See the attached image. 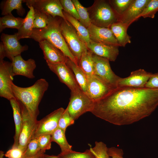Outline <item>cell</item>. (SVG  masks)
Listing matches in <instances>:
<instances>
[{"label":"cell","mask_w":158,"mask_h":158,"mask_svg":"<svg viewBox=\"0 0 158 158\" xmlns=\"http://www.w3.org/2000/svg\"><path fill=\"white\" fill-rule=\"evenodd\" d=\"M158 106V88L118 87L95 102L91 112L118 126L130 124L149 116Z\"/></svg>","instance_id":"6da1fadb"},{"label":"cell","mask_w":158,"mask_h":158,"mask_svg":"<svg viewBox=\"0 0 158 158\" xmlns=\"http://www.w3.org/2000/svg\"><path fill=\"white\" fill-rule=\"evenodd\" d=\"M49 86L45 79L41 78L32 85L26 87L18 86L12 83L11 88L15 98L25 106L33 117L37 119L39 114V104Z\"/></svg>","instance_id":"7a4b0ae2"},{"label":"cell","mask_w":158,"mask_h":158,"mask_svg":"<svg viewBox=\"0 0 158 158\" xmlns=\"http://www.w3.org/2000/svg\"><path fill=\"white\" fill-rule=\"evenodd\" d=\"M48 22L45 28L34 29L30 38L38 42L46 40L60 50L65 56L78 65L75 58L70 51L61 32L60 18L48 15Z\"/></svg>","instance_id":"3957f363"},{"label":"cell","mask_w":158,"mask_h":158,"mask_svg":"<svg viewBox=\"0 0 158 158\" xmlns=\"http://www.w3.org/2000/svg\"><path fill=\"white\" fill-rule=\"evenodd\" d=\"M91 24L97 27L109 28L119 20V18L109 1L97 0L87 8Z\"/></svg>","instance_id":"277c9868"},{"label":"cell","mask_w":158,"mask_h":158,"mask_svg":"<svg viewBox=\"0 0 158 158\" xmlns=\"http://www.w3.org/2000/svg\"><path fill=\"white\" fill-rule=\"evenodd\" d=\"M95 102L81 89L71 91L70 101L66 109L71 116L74 120L93 109Z\"/></svg>","instance_id":"5b68a950"},{"label":"cell","mask_w":158,"mask_h":158,"mask_svg":"<svg viewBox=\"0 0 158 158\" xmlns=\"http://www.w3.org/2000/svg\"><path fill=\"white\" fill-rule=\"evenodd\" d=\"M60 26L62 34L69 49L78 63L83 53L88 50L86 44L80 39L71 25L62 18Z\"/></svg>","instance_id":"8992f818"},{"label":"cell","mask_w":158,"mask_h":158,"mask_svg":"<svg viewBox=\"0 0 158 158\" xmlns=\"http://www.w3.org/2000/svg\"><path fill=\"white\" fill-rule=\"evenodd\" d=\"M92 58L94 64V75L113 89L117 87L121 77L116 75L112 71L109 61L93 53Z\"/></svg>","instance_id":"52a82bcc"},{"label":"cell","mask_w":158,"mask_h":158,"mask_svg":"<svg viewBox=\"0 0 158 158\" xmlns=\"http://www.w3.org/2000/svg\"><path fill=\"white\" fill-rule=\"evenodd\" d=\"M18 101L23 119V127L19 137L18 148L21 150L24 153L28 144L32 139L37 120L30 115L27 109L22 103Z\"/></svg>","instance_id":"ba28073f"},{"label":"cell","mask_w":158,"mask_h":158,"mask_svg":"<svg viewBox=\"0 0 158 158\" xmlns=\"http://www.w3.org/2000/svg\"><path fill=\"white\" fill-rule=\"evenodd\" d=\"M64 110L59 108L37 121L32 139L42 135H51L58 128L59 119Z\"/></svg>","instance_id":"9c48e42d"},{"label":"cell","mask_w":158,"mask_h":158,"mask_svg":"<svg viewBox=\"0 0 158 158\" xmlns=\"http://www.w3.org/2000/svg\"><path fill=\"white\" fill-rule=\"evenodd\" d=\"M28 7L32 6L35 11L44 13L53 17H59L66 21L63 12V8L59 0H25Z\"/></svg>","instance_id":"30bf717a"},{"label":"cell","mask_w":158,"mask_h":158,"mask_svg":"<svg viewBox=\"0 0 158 158\" xmlns=\"http://www.w3.org/2000/svg\"><path fill=\"white\" fill-rule=\"evenodd\" d=\"M13 77L12 62L0 61V96L9 100L15 98L11 88Z\"/></svg>","instance_id":"8fae6325"},{"label":"cell","mask_w":158,"mask_h":158,"mask_svg":"<svg viewBox=\"0 0 158 158\" xmlns=\"http://www.w3.org/2000/svg\"><path fill=\"white\" fill-rule=\"evenodd\" d=\"M46 62L50 69L57 75L60 81L65 84L71 91L81 89L72 71L66 63H52Z\"/></svg>","instance_id":"7c38bea8"},{"label":"cell","mask_w":158,"mask_h":158,"mask_svg":"<svg viewBox=\"0 0 158 158\" xmlns=\"http://www.w3.org/2000/svg\"><path fill=\"white\" fill-rule=\"evenodd\" d=\"M85 93L95 102L107 96L113 89L94 75L87 77Z\"/></svg>","instance_id":"4fadbf2b"},{"label":"cell","mask_w":158,"mask_h":158,"mask_svg":"<svg viewBox=\"0 0 158 158\" xmlns=\"http://www.w3.org/2000/svg\"><path fill=\"white\" fill-rule=\"evenodd\" d=\"M5 50L6 57L11 61L15 56L20 55L21 53L27 50L28 46L22 45L19 42L17 33L13 35H8L3 33L1 36Z\"/></svg>","instance_id":"5bb4252c"},{"label":"cell","mask_w":158,"mask_h":158,"mask_svg":"<svg viewBox=\"0 0 158 158\" xmlns=\"http://www.w3.org/2000/svg\"><path fill=\"white\" fill-rule=\"evenodd\" d=\"M87 29L91 40L98 43L119 46L109 28L99 27L91 24Z\"/></svg>","instance_id":"9a60e30c"},{"label":"cell","mask_w":158,"mask_h":158,"mask_svg":"<svg viewBox=\"0 0 158 158\" xmlns=\"http://www.w3.org/2000/svg\"><path fill=\"white\" fill-rule=\"evenodd\" d=\"M152 74V73L142 69L133 71L128 77L120 78L118 83V87H145L146 83Z\"/></svg>","instance_id":"2e32d148"},{"label":"cell","mask_w":158,"mask_h":158,"mask_svg":"<svg viewBox=\"0 0 158 158\" xmlns=\"http://www.w3.org/2000/svg\"><path fill=\"white\" fill-rule=\"evenodd\" d=\"M11 62L13 76L21 75L30 79L35 78L33 73L36 66L34 60L30 59L25 60L19 55L14 57Z\"/></svg>","instance_id":"e0dca14e"},{"label":"cell","mask_w":158,"mask_h":158,"mask_svg":"<svg viewBox=\"0 0 158 158\" xmlns=\"http://www.w3.org/2000/svg\"><path fill=\"white\" fill-rule=\"evenodd\" d=\"M88 50L94 54L114 61L119 53L118 46L98 43L91 40L87 44Z\"/></svg>","instance_id":"ac0fdd59"},{"label":"cell","mask_w":158,"mask_h":158,"mask_svg":"<svg viewBox=\"0 0 158 158\" xmlns=\"http://www.w3.org/2000/svg\"><path fill=\"white\" fill-rule=\"evenodd\" d=\"M39 44L46 62L52 63H66L67 62L68 58L48 41L42 40L39 42Z\"/></svg>","instance_id":"d6986e66"},{"label":"cell","mask_w":158,"mask_h":158,"mask_svg":"<svg viewBox=\"0 0 158 158\" xmlns=\"http://www.w3.org/2000/svg\"><path fill=\"white\" fill-rule=\"evenodd\" d=\"M150 0H133L119 21L129 26L140 18V16Z\"/></svg>","instance_id":"ffe728a7"},{"label":"cell","mask_w":158,"mask_h":158,"mask_svg":"<svg viewBox=\"0 0 158 158\" xmlns=\"http://www.w3.org/2000/svg\"><path fill=\"white\" fill-rule=\"evenodd\" d=\"M13 114L15 132L14 142L12 147H18L19 139L23 125V119L20 106L18 100L15 98L10 100Z\"/></svg>","instance_id":"44dd1931"},{"label":"cell","mask_w":158,"mask_h":158,"mask_svg":"<svg viewBox=\"0 0 158 158\" xmlns=\"http://www.w3.org/2000/svg\"><path fill=\"white\" fill-rule=\"evenodd\" d=\"M129 26L118 21L112 24L109 28L119 46L124 47L127 44L131 42V37L127 32Z\"/></svg>","instance_id":"7402d4cb"},{"label":"cell","mask_w":158,"mask_h":158,"mask_svg":"<svg viewBox=\"0 0 158 158\" xmlns=\"http://www.w3.org/2000/svg\"><path fill=\"white\" fill-rule=\"evenodd\" d=\"M29 11L25 18L24 21L18 30L17 33L18 40L22 39L30 38L33 28V22L35 18V11L33 8L30 6L28 7Z\"/></svg>","instance_id":"603a6c76"},{"label":"cell","mask_w":158,"mask_h":158,"mask_svg":"<svg viewBox=\"0 0 158 158\" xmlns=\"http://www.w3.org/2000/svg\"><path fill=\"white\" fill-rule=\"evenodd\" d=\"M63 12L66 20L73 27L79 37L87 45L91 40L87 28L78 20L63 10Z\"/></svg>","instance_id":"cb8c5ba5"},{"label":"cell","mask_w":158,"mask_h":158,"mask_svg":"<svg viewBox=\"0 0 158 158\" xmlns=\"http://www.w3.org/2000/svg\"><path fill=\"white\" fill-rule=\"evenodd\" d=\"M23 2L22 0H7L2 1L1 4V15L5 16L12 14V11L16 9L18 15L23 16L25 13V10L23 6Z\"/></svg>","instance_id":"d4e9b609"},{"label":"cell","mask_w":158,"mask_h":158,"mask_svg":"<svg viewBox=\"0 0 158 158\" xmlns=\"http://www.w3.org/2000/svg\"><path fill=\"white\" fill-rule=\"evenodd\" d=\"M74 73L76 80L81 90L85 93L87 77L78 65L68 58L66 63Z\"/></svg>","instance_id":"484cf974"},{"label":"cell","mask_w":158,"mask_h":158,"mask_svg":"<svg viewBox=\"0 0 158 158\" xmlns=\"http://www.w3.org/2000/svg\"><path fill=\"white\" fill-rule=\"evenodd\" d=\"M92 55V53L88 50L83 52L78 63L87 77L94 75V64Z\"/></svg>","instance_id":"4316f807"},{"label":"cell","mask_w":158,"mask_h":158,"mask_svg":"<svg viewBox=\"0 0 158 158\" xmlns=\"http://www.w3.org/2000/svg\"><path fill=\"white\" fill-rule=\"evenodd\" d=\"M24 20V18L15 17L12 14L4 16L0 18V32L6 28H15L18 30Z\"/></svg>","instance_id":"83f0119b"},{"label":"cell","mask_w":158,"mask_h":158,"mask_svg":"<svg viewBox=\"0 0 158 158\" xmlns=\"http://www.w3.org/2000/svg\"><path fill=\"white\" fill-rule=\"evenodd\" d=\"M52 142H56L59 146L61 153H65L72 150V146L68 142L65 136V131L58 128L51 135Z\"/></svg>","instance_id":"f1b7e54d"},{"label":"cell","mask_w":158,"mask_h":158,"mask_svg":"<svg viewBox=\"0 0 158 158\" xmlns=\"http://www.w3.org/2000/svg\"><path fill=\"white\" fill-rule=\"evenodd\" d=\"M80 17L79 21L87 28L91 24L87 8L83 6L78 0H72Z\"/></svg>","instance_id":"f546056e"},{"label":"cell","mask_w":158,"mask_h":158,"mask_svg":"<svg viewBox=\"0 0 158 158\" xmlns=\"http://www.w3.org/2000/svg\"><path fill=\"white\" fill-rule=\"evenodd\" d=\"M109 1L119 19L128 9L133 0H111Z\"/></svg>","instance_id":"4dcf8cb0"},{"label":"cell","mask_w":158,"mask_h":158,"mask_svg":"<svg viewBox=\"0 0 158 158\" xmlns=\"http://www.w3.org/2000/svg\"><path fill=\"white\" fill-rule=\"evenodd\" d=\"M90 149L95 158H110L108 153V148L103 142H95V146L93 147H90Z\"/></svg>","instance_id":"1f68e13d"},{"label":"cell","mask_w":158,"mask_h":158,"mask_svg":"<svg viewBox=\"0 0 158 158\" xmlns=\"http://www.w3.org/2000/svg\"><path fill=\"white\" fill-rule=\"evenodd\" d=\"M58 155L61 158H95L90 149L87 150L83 152L72 150L65 153H60Z\"/></svg>","instance_id":"d6a6232c"},{"label":"cell","mask_w":158,"mask_h":158,"mask_svg":"<svg viewBox=\"0 0 158 158\" xmlns=\"http://www.w3.org/2000/svg\"><path fill=\"white\" fill-rule=\"evenodd\" d=\"M158 11V0H150L140 16L144 18H153Z\"/></svg>","instance_id":"836d02e7"},{"label":"cell","mask_w":158,"mask_h":158,"mask_svg":"<svg viewBox=\"0 0 158 158\" xmlns=\"http://www.w3.org/2000/svg\"><path fill=\"white\" fill-rule=\"evenodd\" d=\"M35 11L33 28L40 29L46 27L48 22V15L42 12Z\"/></svg>","instance_id":"e575fe53"},{"label":"cell","mask_w":158,"mask_h":158,"mask_svg":"<svg viewBox=\"0 0 158 158\" xmlns=\"http://www.w3.org/2000/svg\"><path fill=\"white\" fill-rule=\"evenodd\" d=\"M40 153H44L41 151L38 145L37 139L36 138L32 139L28 143L23 156L31 157Z\"/></svg>","instance_id":"d590c367"},{"label":"cell","mask_w":158,"mask_h":158,"mask_svg":"<svg viewBox=\"0 0 158 158\" xmlns=\"http://www.w3.org/2000/svg\"><path fill=\"white\" fill-rule=\"evenodd\" d=\"M63 10L79 20L80 17L76 8L71 0H60Z\"/></svg>","instance_id":"8d00e7d4"},{"label":"cell","mask_w":158,"mask_h":158,"mask_svg":"<svg viewBox=\"0 0 158 158\" xmlns=\"http://www.w3.org/2000/svg\"><path fill=\"white\" fill-rule=\"evenodd\" d=\"M74 121L75 120L71 116L66 108L59 119L58 128L66 131L67 127L73 124Z\"/></svg>","instance_id":"74e56055"},{"label":"cell","mask_w":158,"mask_h":158,"mask_svg":"<svg viewBox=\"0 0 158 158\" xmlns=\"http://www.w3.org/2000/svg\"><path fill=\"white\" fill-rule=\"evenodd\" d=\"M38 140V144L41 151L44 153L47 150L51 148L52 142L51 135H44L36 138Z\"/></svg>","instance_id":"f35d334b"},{"label":"cell","mask_w":158,"mask_h":158,"mask_svg":"<svg viewBox=\"0 0 158 158\" xmlns=\"http://www.w3.org/2000/svg\"><path fill=\"white\" fill-rule=\"evenodd\" d=\"M23 152L18 147H12L6 152L4 155L8 158H22Z\"/></svg>","instance_id":"ab89813d"},{"label":"cell","mask_w":158,"mask_h":158,"mask_svg":"<svg viewBox=\"0 0 158 158\" xmlns=\"http://www.w3.org/2000/svg\"><path fill=\"white\" fill-rule=\"evenodd\" d=\"M108 153L111 158H123L122 149L115 147L108 148Z\"/></svg>","instance_id":"60d3db41"},{"label":"cell","mask_w":158,"mask_h":158,"mask_svg":"<svg viewBox=\"0 0 158 158\" xmlns=\"http://www.w3.org/2000/svg\"><path fill=\"white\" fill-rule=\"evenodd\" d=\"M145 87L158 88V72L152 73L146 83Z\"/></svg>","instance_id":"b9f144b4"},{"label":"cell","mask_w":158,"mask_h":158,"mask_svg":"<svg viewBox=\"0 0 158 158\" xmlns=\"http://www.w3.org/2000/svg\"><path fill=\"white\" fill-rule=\"evenodd\" d=\"M6 57L5 53L3 44L2 42L0 43V61H3Z\"/></svg>","instance_id":"7bdbcfd3"},{"label":"cell","mask_w":158,"mask_h":158,"mask_svg":"<svg viewBox=\"0 0 158 158\" xmlns=\"http://www.w3.org/2000/svg\"><path fill=\"white\" fill-rule=\"evenodd\" d=\"M43 158H61L58 155L55 156L54 155H50L44 154H43Z\"/></svg>","instance_id":"ee69618b"},{"label":"cell","mask_w":158,"mask_h":158,"mask_svg":"<svg viewBox=\"0 0 158 158\" xmlns=\"http://www.w3.org/2000/svg\"><path fill=\"white\" fill-rule=\"evenodd\" d=\"M43 154L44 153H40L35 156L31 157H27L23 156L22 158H39V157Z\"/></svg>","instance_id":"f6af8a7d"},{"label":"cell","mask_w":158,"mask_h":158,"mask_svg":"<svg viewBox=\"0 0 158 158\" xmlns=\"http://www.w3.org/2000/svg\"><path fill=\"white\" fill-rule=\"evenodd\" d=\"M4 152L2 151H1L0 152V158H3L5 154L4 153Z\"/></svg>","instance_id":"bcb514c9"},{"label":"cell","mask_w":158,"mask_h":158,"mask_svg":"<svg viewBox=\"0 0 158 158\" xmlns=\"http://www.w3.org/2000/svg\"><path fill=\"white\" fill-rule=\"evenodd\" d=\"M42 154L39 157V158H43V154Z\"/></svg>","instance_id":"7dc6e473"}]
</instances>
